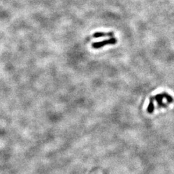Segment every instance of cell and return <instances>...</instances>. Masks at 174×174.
<instances>
[{"mask_svg":"<svg viewBox=\"0 0 174 174\" xmlns=\"http://www.w3.org/2000/svg\"><path fill=\"white\" fill-rule=\"evenodd\" d=\"M117 43V40L115 37H110V39L103 40L99 42H95L92 44V47L94 49H99L106 45H116Z\"/></svg>","mask_w":174,"mask_h":174,"instance_id":"cell-1","label":"cell"},{"mask_svg":"<svg viewBox=\"0 0 174 174\" xmlns=\"http://www.w3.org/2000/svg\"><path fill=\"white\" fill-rule=\"evenodd\" d=\"M114 32H96L95 34H93L92 37L94 38H100V37H113L114 36Z\"/></svg>","mask_w":174,"mask_h":174,"instance_id":"cell-2","label":"cell"},{"mask_svg":"<svg viewBox=\"0 0 174 174\" xmlns=\"http://www.w3.org/2000/svg\"><path fill=\"white\" fill-rule=\"evenodd\" d=\"M154 97H151L150 98V103L148 105V107L147 108V112L149 114H152L154 110Z\"/></svg>","mask_w":174,"mask_h":174,"instance_id":"cell-3","label":"cell"},{"mask_svg":"<svg viewBox=\"0 0 174 174\" xmlns=\"http://www.w3.org/2000/svg\"><path fill=\"white\" fill-rule=\"evenodd\" d=\"M163 94H158V95L155 96L154 97V99L156 100V101L157 102L159 107H163V106H164L163 103Z\"/></svg>","mask_w":174,"mask_h":174,"instance_id":"cell-4","label":"cell"}]
</instances>
